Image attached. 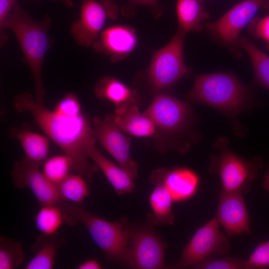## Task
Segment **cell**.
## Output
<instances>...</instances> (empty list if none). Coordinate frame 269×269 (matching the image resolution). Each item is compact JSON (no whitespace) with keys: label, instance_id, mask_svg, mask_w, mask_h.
I'll return each instance as SVG.
<instances>
[{"label":"cell","instance_id":"1","mask_svg":"<svg viewBox=\"0 0 269 269\" xmlns=\"http://www.w3.org/2000/svg\"><path fill=\"white\" fill-rule=\"evenodd\" d=\"M13 107L18 112H29L36 125L70 158L73 169L87 182L92 181L97 168L89 163L82 145L85 140L93 135V131L83 113L69 115L54 109L49 110L28 92L17 95L14 98Z\"/></svg>","mask_w":269,"mask_h":269},{"label":"cell","instance_id":"2","mask_svg":"<svg viewBox=\"0 0 269 269\" xmlns=\"http://www.w3.org/2000/svg\"><path fill=\"white\" fill-rule=\"evenodd\" d=\"M52 19L48 14L42 20L32 18L17 2L6 18L3 30L9 29L17 39L24 59L31 72L35 99L43 104L45 90L42 78V68L45 56L51 45L49 30Z\"/></svg>","mask_w":269,"mask_h":269},{"label":"cell","instance_id":"3","mask_svg":"<svg viewBox=\"0 0 269 269\" xmlns=\"http://www.w3.org/2000/svg\"><path fill=\"white\" fill-rule=\"evenodd\" d=\"M58 205L69 225L82 223L95 244L103 251L109 262L119 265L127 263L130 243V226L122 219L112 222L90 213L81 205L61 202Z\"/></svg>","mask_w":269,"mask_h":269},{"label":"cell","instance_id":"4","mask_svg":"<svg viewBox=\"0 0 269 269\" xmlns=\"http://www.w3.org/2000/svg\"><path fill=\"white\" fill-rule=\"evenodd\" d=\"M248 94L234 74L221 72L197 75L188 97L227 114H237L246 106Z\"/></svg>","mask_w":269,"mask_h":269},{"label":"cell","instance_id":"5","mask_svg":"<svg viewBox=\"0 0 269 269\" xmlns=\"http://www.w3.org/2000/svg\"><path fill=\"white\" fill-rule=\"evenodd\" d=\"M228 143L225 137H219L215 142L219 154L211 156L209 171L219 177L220 190L248 193L263 166L262 159L259 156L249 160L243 158L229 149Z\"/></svg>","mask_w":269,"mask_h":269},{"label":"cell","instance_id":"6","mask_svg":"<svg viewBox=\"0 0 269 269\" xmlns=\"http://www.w3.org/2000/svg\"><path fill=\"white\" fill-rule=\"evenodd\" d=\"M186 34L177 29L170 41L153 53L148 69V77L155 90L168 88L190 74L183 57Z\"/></svg>","mask_w":269,"mask_h":269},{"label":"cell","instance_id":"7","mask_svg":"<svg viewBox=\"0 0 269 269\" xmlns=\"http://www.w3.org/2000/svg\"><path fill=\"white\" fill-rule=\"evenodd\" d=\"M219 225L215 217L201 227L183 249L178 261L171 268L192 267L203 261L227 254L230 249V242Z\"/></svg>","mask_w":269,"mask_h":269},{"label":"cell","instance_id":"8","mask_svg":"<svg viewBox=\"0 0 269 269\" xmlns=\"http://www.w3.org/2000/svg\"><path fill=\"white\" fill-rule=\"evenodd\" d=\"M119 8L114 0H82L79 17L70 33L80 47L89 48L98 39L108 19L117 18Z\"/></svg>","mask_w":269,"mask_h":269},{"label":"cell","instance_id":"9","mask_svg":"<svg viewBox=\"0 0 269 269\" xmlns=\"http://www.w3.org/2000/svg\"><path fill=\"white\" fill-rule=\"evenodd\" d=\"M130 243L127 263L133 269L166 268L164 256L166 244L152 228L151 225L130 226Z\"/></svg>","mask_w":269,"mask_h":269},{"label":"cell","instance_id":"10","mask_svg":"<svg viewBox=\"0 0 269 269\" xmlns=\"http://www.w3.org/2000/svg\"><path fill=\"white\" fill-rule=\"evenodd\" d=\"M261 9L269 10V0H243L216 21L206 23V29L222 43L237 46L241 31Z\"/></svg>","mask_w":269,"mask_h":269},{"label":"cell","instance_id":"11","mask_svg":"<svg viewBox=\"0 0 269 269\" xmlns=\"http://www.w3.org/2000/svg\"><path fill=\"white\" fill-rule=\"evenodd\" d=\"M93 135L134 180L138 175V164L130 153V138L124 135L114 120V115L92 119Z\"/></svg>","mask_w":269,"mask_h":269},{"label":"cell","instance_id":"12","mask_svg":"<svg viewBox=\"0 0 269 269\" xmlns=\"http://www.w3.org/2000/svg\"><path fill=\"white\" fill-rule=\"evenodd\" d=\"M40 164L25 156L15 162L10 172L13 185L18 188H29L41 206L59 204L63 201L57 186L40 171Z\"/></svg>","mask_w":269,"mask_h":269},{"label":"cell","instance_id":"13","mask_svg":"<svg viewBox=\"0 0 269 269\" xmlns=\"http://www.w3.org/2000/svg\"><path fill=\"white\" fill-rule=\"evenodd\" d=\"M241 192L220 190L216 218L228 236L251 233L250 220Z\"/></svg>","mask_w":269,"mask_h":269},{"label":"cell","instance_id":"14","mask_svg":"<svg viewBox=\"0 0 269 269\" xmlns=\"http://www.w3.org/2000/svg\"><path fill=\"white\" fill-rule=\"evenodd\" d=\"M138 39L134 28L126 25H113L100 33L92 47L113 62L127 57L135 48Z\"/></svg>","mask_w":269,"mask_h":269},{"label":"cell","instance_id":"15","mask_svg":"<svg viewBox=\"0 0 269 269\" xmlns=\"http://www.w3.org/2000/svg\"><path fill=\"white\" fill-rule=\"evenodd\" d=\"M144 113L156 127L176 132L184 125L188 114L186 103L167 95L160 94L153 99Z\"/></svg>","mask_w":269,"mask_h":269},{"label":"cell","instance_id":"16","mask_svg":"<svg viewBox=\"0 0 269 269\" xmlns=\"http://www.w3.org/2000/svg\"><path fill=\"white\" fill-rule=\"evenodd\" d=\"M154 184H161L167 189L174 201H181L191 197L196 192L199 178L193 171L185 168L168 170L160 168L151 176Z\"/></svg>","mask_w":269,"mask_h":269},{"label":"cell","instance_id":"17","mask_svg":"<svg viewBox=\"0 0 269 269\" xmlns=\"http://www.w3.org/2000/svg\"><path fill=\"white\" fill-rule=\"evenodd\" d=\"M82 149L87 157L91 158L102 170L117 194L130 193L134 191V185L132 178L123 168L111 162L99 151L93 135L85 140Z\"/></svg>","mask_w":269,"mask_h":269},{"label":"cell","instance_id":"18","mask_svg":"<svg viewBox=\"0 0 269 269\" xmlns=\"http://www.w3.org/2000/svg\"><path fill=\"white\" fill-rule=\"evenodd\" d=\"M114 120L124 132L137 137H148L155 133L156 125L144 113L141 114L136 104L118 107Z\"/></svg>","mask_w":269,"mask_h":269},{"label":"cell","instance_id":"19","mask_svg":"<svg viewBox=\"0 0 269 269\" xmlns=\"http://www.w3.org/2000/svg\"><path fill=\"white\" fill-rule=\"evenodd\" d=\"M95 96L100 100H107L119 107L136 104L137 94L123 82L110 76L101 77L94 89Z\"/></svg>","mask_w":269,"mask_h":269},{"label":"cell","instance_id":"20","mask_svg":"<svg viewBox=\"0 0 269 269\" xmlns=\"http://www.w3.org/2000/svg\"><path fill=\"white\" fill-rule=\"evenodd\" d=\"M8 134L20 143L28 159L41 164L47 158L50 145L47 136L23 127L10 128Z\"/></svg>","mask_w":269,"mask_h":269},{"label":"cell","instance_id":"21","mask_svg":"<svg viewBox=\"0 0 269 269\" xmlns=\"http://www.w3.org/2000/svg\"><path fill=\"white\" fill-rule=\"evenodd\" d=\"M176 11L178 29L185 33L202 30L209 17L200 0H176Z\"/></svg>","mask_w":269,"mask_h":269},{"label":"cell","instance_id":"22","mask_svg":"<svg viewBox=\"0 0 269 269\" xmlns=\"http://www.w3.org/2000/svg\"><path fill=\"white\" fill-rule=\"evenodd\" d=\"M149 196V204L152 213L147 216L150 225H173L174 216L172 211V198L166 187L156 184Z\"/></svg>","mask_w":269,"mask_h":269},{"label":"cell","instance_id":"23","mask_svg":"<svg viewBox=\"0 0 269 269\" xmlns=\"http://www.w3.org/2000/svg\"><path fill=\"white\" fill-rule=\"evenodd\" d=\"M58 233L42 234L32 246L34 256L25 266V269H51L53 267L57 250L61 244Z\"/></svg>","mask_w":269,"mask_h":269},{"label":"cell","instance_id":"24","mask_svg":"<svg viewBox=\"0 0 269 269\" xmlns=\"http://www.w3.org/2000/svg\"><path fill=\"white\" fill-rule=\"evenodd\" d=\"M237 46L248 54L254 70L256 81L269 90V56L258 49L246 37H239Z\"/></svg>","mask_w":269,"mask_h":269},{"label":"cell","instance_id":"25","mask_svg":"<svg viewBox=\"0 0 269 269\" xmlns=\"http://www.w3.org/2000/svg\"><path fill=\"white\" fill-rule=\"evenodd\" d=\"M57 186L63 201L82 205L89 195L86 180L78 173L69 174Z\"/></svg>","mask_w":269,"mask_h":269},{"label":"cell","instance_id":"26","mask_svg":"<svg viewBox=\"0 0 269 269\" xmlns=\"http://www.w3.org/2000/svg\"><path fill=\"white\" fill-rule=\"evenodd\" d=\"M64 222V213L58 204L41 206L35 217L37 229L44 235L57 233Z\"/></svg>","mask_w":269,"mask_h":269},{"label":"cell","instance_id":"27","mask_svg":"<svg viewBox=\"0 0 269 269\" xmlns=\"http://www.w3.org/2000/svg\"><path fill=\"white\" fill-rule=\"evenodd\" d=\"M73 169V163L66 154L57 155L47 158L43 164L42 173L52 183L57 185Z\"/></svg>","mask_w":269,"mask_h":269},{"label":"cell","instance_id":"28","mask_svg":"<svg viewBox=\"0 0 269 269\" xmlns=\"http://www.w3.org/2000/svg\"><path fill=\"white\" fill-rule=\"evenodd\" d=\"M23 251L19 242L0 238V269L17 268L23 262Z\"/></svg>","mask_w":269,"mask_h":269},{"label":"cell","instance_id":"29","mask_svg":"<svg viewBox=\"0 0 269 269\" xmlns=\"http://www.w3.org/2000/svg\"><path fill=\"white\" fill-rule=\"evenodd\" d=\"M246 260L232 257L211 258L192 267L198 269H246Z\"/></svg>","mask_w":269,"mask_h":269},{"label":"cell","instance_id":"30","mask_svg":"<svg viewBox=\"0 0 269 269\" xmlns=\"http://www.w3.org/2000/svg\"><path fill=\"white\" fill-rule=\"evenodd\" d=\"M269 268V239L260 243L246 260V269Z\"/></svg>","mask_w":269,"mask_h":269},{"label":"cell","instance_id":"31","mask_svg":"<svg viewBox=\"0 0 269 269\" xmlns=\"http://www.w3.org/2000/svg\"><path fill=\"white\" fill-rule=\"evenodd\" d=\"M54 109L69 115H77L82 113L77 97L72 92L66 93L58 101Z\"/></svg>","mask_w":269,"mask_h":269},{"label":"cell","instance_id":"32","mask_svg":"<svg viewBox=\"0 0 269 269\" xmlns=\"http://www.w3.org/2000/svg\"><path fill=\"white\" fill-rule=\"evenodd\" d=\"M248 25L251 33L263 40L269 48V14L262 17H255Z\"/></svg>","mask_w":269,"mask_h":269},{"label":"cell","instance_id":"33","mask_svg":"<svg viewBox=\"0 0 269 269\" xmlns=\"http://www.w3.org/2000/svg\"><path fill=\"white\" fill-rule=\"evenodd\" d=\"M18 0H0V42L3 46L8 37L3 30V25L6 17L13 8Z\"/></svg>","mask_w":269,"mask_h":269},{"label":"cell","instance_id":"34","mask_svg":"<svg viewBox=\"0 0 269 269\" xmlns=\"http://www.w3.org/2000/svg\"><path fill=\"white\" fill-rule=\"evenodd\" d=\"M128 6L144 5L150 7L154 15L160 16L164 9L158 0H128Z\"/></svg>","mask_w":269,"mask_h":269},{"label":"cell","instance_id":"35","mask_svg":"<svg viewBox=\"0 0 269 269\" xmlns=\"http://www.w3.org/2000/svg\"><path fill=\"white\" fill-rule=\"evenodd\" d=\"M102 266L100 263L95 259H89L80 264L78 267V269H100Z\"/></svg>","mask_w":269,"mask_h":269},{"label":"cell","instance_id":"36","mask_svg":"<svg viewBox=\"0 0 269 269\" xmlns=\"http://www.w3.org/2000/svg\"><path fill=\"white\" fill-rule=\"evenodd\" d=\"M263 186L265 189L269 192V164L266 174L265 175L263 182Z\"/></svg>","mask_w":269,"mask_h":269},{"label":"cell","instance_id":"37","mask_svg":"<svg viewBox=\"0 0 269 269\" xmlns=\"http://www.w3.org/2000/svg\"><path fill=\"white\" fill-rule=\"evenodd\" d=\"M53 1H58L61 2L66 7L68 8H71L74 6V3L72 0H52Z\"/></svg>","mask_w":269,"mask_h":269},{"label":"cell","instance_id":"38","mask_svg":"<svg viewBox=\"0 0 269 269\" xmlns=\"http://www.w3.org/2000/svg\"><path fill=\"white\" fill-rule=\"evenodd\" d=\"M201 0L202 2H203L205 0Z\"/></svg>","mask_w":269,"mask_h":269}]
</instances>
